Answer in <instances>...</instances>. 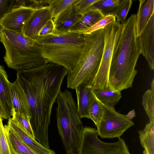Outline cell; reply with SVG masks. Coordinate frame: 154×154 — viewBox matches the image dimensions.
<instances>
[{
    "mask_svg": "<svg viewBox=\"0 0 154 154\" xmlns=\"http://www.w3.org/2000/svg\"><path fill=\"white\" fill-rule=\"evenodd\" d=\"M63 66L48 62L17 71L16 80L23 89L28 104L31 126L36 140L50 149L48 128L52 107L68 74Z\"/></svg>",
    "mask_w": 154,
    "mask_h": 154,
    "instance_id": "1",
    "label": "cell"
},
{
    "mask_svg": "<svg viewBox=\"0 0 154 154\" xmlns=\"http://www.w3.org/2000/svg\"><path fill=\"white\" fill-rule=\"evenodd\" d=\"M136 14L119 23L108 77V88L121 91L131 88L137 72L135 69L140 54L135 30Z\"/></svg>",
    "mask_w": 154,
    "mask_h": 154,
    "instance_id": "2",
    "label": "cell"
},
{
    "mask_svg": "<svg viewBox=\"0 0 154 154\" xmlns=\"http://www.w3.org/2000/svg\"><path fill=\"white\" fill-rule=\"evenodd\" d=\"M35 40L42 46V55L44 59L71 72L82 55L85 36L83 33L60 32L54 29L51 33L39 36Z\"/></svg>",
    "mask_w": 154,
    "mask_h": 154,
    "instance_id": "3",
    "label": "cell"
},
{
    "mask_svg": "<svg viewBox=\"0 0 154 154\" xmlns=\"http://www.w3.org/2000/svg\"><path fill=\"white\" fill-rule=\"evenodd\" d=\"M0 42L5 50L4 61L9 68L19 71L48 62L42 56V46L23 34L1 27Z\"/></svg>",
    "mask_w": 154,
    "mask_h": 154,
    "instance_id": "4",
    "label": "cell"
},
{
    "mask_svg": "<svg viewBox=\"0 0 154 154\" xmlns=\"http://www.w3.org/2000/svg\"><path fill=\"white\" fill-rule=\"evenodd\" d=\"M83 34L85 44L82 55L75 67L67 75V86L71 89L87 85L93 78L99 67L104 48V28Z\"/></svg>",
    "mask_w": 154,
    "mask_h": 154,
    "instance_id": "5",
    "label": "cell"
},
{
    "mask_svg": "<svg viewBox=\"0 0 154 154\" xmlns=\"http://www.w3.org/2000/svg\"><path fill=\"white\" fill-rule=\"evenodd\" d=\"M98 135L95 128L84 127L78 154H131L123 139L106 143L100 140Z\"/></svg>",
    "mask_w": 154,
    "mask_h": 154,
    "instance_id": "6",
    "label": "cell"
},
{
    "mask_svg": "<svg viewBox=\"0 0 154 154\" xmlns=\"http://www.w3.org/2000/svg\"><path fill=\"white\" fill-rule=\"evenodd\" d=\"M78 116L70 112L57 118V126L67 154H78L84 126Z\"/></svg>",
    "mask_w": 154,
    "mask_h": 154,
    "instance_id": "7",
    "label": "cell"
},
{
    "mask_svg": "<svg viewBox=\"0 0 154 154\" xmlns=\"http://www.w3.org/2000/svg\"><path fill=\"white\" fill-rule=\"evenodd\" d=\"M119 22H112L104 28V45L98 69L87 84L93 90L108 87V77L116 31Z\"/></svg>",
    "mask_w": 154,
    "mask_h": 154,
    "instance_id": "8",
    "label": "cell"
},
{
    "mask_svg": "<svg viewBox=\"0 0 154 154\" xmlns=\"http://www.w3.org/2000/svg\"><path fill=\"white\" fill-rule=\"evenodd\" d=\"M102 105L103 113L96 126L98 135L101 138L120 137L134 125L132 121L127 119L126 115L118 112L114 107Z\"/></svg>",
    "mask_w": 154,
    "mask_h": 154,
    "instance_id": "9",
    "label": "cell"
},
{
    "mask_svg": "<svg viewBox=\"0 0 154 154\" xmlns=\"http://www.w3.org/2000/svg\"><path fill=\"white\" fill-rule=\"evenodd\" d=\"M35 9L21 5L12 8L0 18L1 27L10 31L22 34L23 27Z\"/></svg>",
    "mask_w": 154,
    "mask_h": 154,
    "instance_id": "10",
    "label": "cell"
},
{
    "mask_svg": "<svg viewBox=\"0 0 154 154\" xmlns=\"http://www.w3.org/2000/svg\"><path fill=\"white\" fill-rule=\"evenodd\" d=\"M53 19L50 7L47 6L35 9L24 24L22 29L25 36L35 40L38 33L47 22Z\"/></svg>",
    "mask_w": 154,
    "mask_h": 154,
    "instance_id": "11",
    "label": "cell"
},
{
    "mask_svg": "<svg viewBox=\"0 0 154 154\" xmlns=\"http://www.w3.org/2000/svg\"><path fill=\"white\" fill-rule=\"evenodd\" d=\"M140 54L147 61L152 70L154 69V14L150 17L140 35L137 38Z\"/></svg>",
    "mask_w": 154,
    "mask_h": 154,
    "instance_id": "12",
    "label": "cell"
},
{
    "mask_svg": "<svg viewBox=\"0 0 154 154\" xmlns=\"http://www.w3.org/2000/svg\"><path fill=\"white\" fill-rule=\"evenodd\" d=\"M75 4L69 6L53 19L54 29L57 31L69 32L71 28L80 19L82 14Z\"/></svg>",
    "mask_w": 154,
    "mask_h": 154,
    "instance_id": "13",
    "label": "cell"
},
{
    "mask_svg": "<svg viewBox=\"0 0 154 154\" xmlns=\"http://www.w3.org/2000/svg\"><path fill=\"white\" fill-rule=\"evenodd\" d=\"M12 111L24 114L30 119L29 107L23 89L15 81L10 83Z\"/></svg>",
    "mask_w": 154,
    "mask_h": 154,
    "instance_id": "14",
    "label": "cell"
},
{
    "mask_svg": "<svg viewBox=\"0 0 154 154\" xmlns=\"http://www.w3.org/2000/svg\"><path fill=\"white\" fill-rule=\"evenodd\" d=\"M9 130L21 140L33 149L42 154H55L51 149H48L41 144L20 127L11 117L7 125Z\"/></svg>",
    "mask_w": 154,
    "mask_h": 154,
    "instance_id": "15",
    "label": "cell"
},
{
    "mask_svg": "<svg viewBox=\"0 0 154 154\" xmlns=\"http://www.w3.org/2000/svg\"><path fill=\"white\" fill-rule=\"evenodd\" d=\"M135 20V30L137 38L141 34L152 16L154 14V0H140Z\"/></svg>",
    "mask_w": 154,
    "mask_h": 154,
    "instance_id": "16",
    "label": "cell"
},
{
    "mask_svg": "<svg viewBox=\"0 0 154 154\" xmlns=\"http://www.w3.org/2000/svg\"><path fill=\"white\" fill-rule=\"evenodd\" d=\"M104 17L98 10H88L82 14L79 20L69 32L83 34Z\"/></svg>",
    "mask_w": 154,
    "mask_h": 154,
    "instance_id": "17",
    "label": "cell"
},
{
    "mask_svg": "<svg viewBox=\"0 0 154 154\" xmlns=\"http://www.w3.org/2000/svg\"><path fill=\"white\" fill-rule=\"evenodd\" d=\"M77 102V110L81 118L89 119L88 109L92 99L94 92L88 85H83L75 89Z\"/></svg>",
    "mask_w": 154,
    "mask_h": 154,
    "instance_id": "18",
    "label": "cell"
},
{
    "mask_svg": "<svg viewBox=\"0 0 154 154\" xmlns=\"http://www.w3.org/2000/svg\"><path fill=\"white\" fill-rule=\"evenodd\" d=\"M10 83L4 67L0 65V101L9 118L12 116V111Z\"/></svg>",
    "mask_w": 154,
    "mask_h": 154,
    "instance_id": "19",
    "label": "cell"
},
{
    "mask_svg": "<svg viewBox=\"0 0 154 154\" xmlns=\"http://www.w3.org/2000/svg\"><path fill=\"white\" fill-rule=\"evenodd\" d=\"M8 142L12 154H42L32 149L4 125Z\"/></svg>",
    "mask_w": 154,
    "mask_h": 154,
    "instance_id": "20",
    "label": "cell"
},
{
    "mask_svg": "<svg viewBox=\"0 0 154 154\" xmlns=\"http://www.w3.org/2000/svg\"><path fill=\"white\" fill-rule=\"evenodd\" d=\"M138 132L140 143L147 154H154V122H149Z\"/></svg>",
    "mask_w": 154,
    "mask_h": 154,
    "instance_id": "21",
    "label": "cell"
},
{
    "mask_svg": "<svg viewBox=\"0 0 154 154\" xmlns=\"http://www.w3.org/2000/svg\"><path fill=\"white\" fill-rule=\"evenodd\" d=\"M97 99L103 104L114 107L122 97L120 91H115L107 88L93 90Z\"/></svg>",
    "mask_w": 154,
    "mask_h": 154,
    "instance_id": "22",
    "label": "cell"
},
{
    "mask_svg": "<svg viewBox=\"0 0 154 154\" xmlns=\"http://www.w3.org/2000/svg\"><path fill=\"white\" fill-rule=\"evenodd\" d=\"M121 0H100L88 10L99 11L104 17L108 15H114Z\"/></svg>",
    "mask_w": 154,
    "mask_h": 154,
    "instance_id": "23",
    "label": "cell"
},
{
    "mask_svg": "<svg viewBox=\"0 0 154 154\" xmlns=\"http://www.w3.org/2000/svg\"><path fill=\"white\" fill-rule=\"evenodd\" d=\"M142 105L149 122H154V79L151 84V89L146 91L142 96Z\"/></svg>",
    "mask_w": 154,
    "mask_h": 154,
    "instance_id": "24",
    "label": "cell"
},
{
    "mask_svg": "<svg viewBox=\"0 0 154 154\" xmlns=\"http://www.w3.org/2000/svg\"><path fill=\"white\" fill-rule=\"evenodd\" d=\"M103 109L102 104L97 99L94 92L88 112L89 119L94 122L96 126L102 115Z\"/></svg>",
    "mask_w": 154,
    "mask_h": 154,
    "instance_id": "25",
    "label": "cell"
},
{
    "mask_svg": "<svg viewBox=\"0 0 154 154\" xmlns=\"http://www.w3.org/2000/svg\"><path fill=\"white\" fill-rule=\"evenodd\" d=\"M78 0H48L53 19Z\"/></svg>",
    "mask_w": 154,
    "mask_h": 154,
    "instance_id": "26",
    "label": "cell"
},
{
    "mask_svg": "<svg viewBox=\"0 0 154 154\" xmlns=\"http://www.w3.org/2000/svg\"><path fill=\"white\" fill-rule=\"evenodd\" d=\"M12 119L21 128L29 135L35 139L30 122V118L24 114L13 111Z\"/></svg>",
    "mask_w": 154,
    "mask_h": 154,
    "instance_id": "27",
    "label": "cell"
},
{
    "mask_svg": "<svg viewBox=\"0 0 154 154\" xmlns=\"http://www.w3.org/2000/svg\"><path fill=\"white\" fill-rule=\"evenodd\" d=\"M132 0H121L114 16L116 17L117 22L123 23L126 21L127 14L131 8Z\"/></svg>",
    "mask_w": 154,
    "mask_h": 154,
    "instance_id": "28",
    "label": "cell"
},
{
    "mask_svg": "<svg viewBox=\"0 0 154 154\" xmlns=\"http://www.w3.org/2000/svg\"><path fill=\"white\" fill-rule=\"evenodd\" d=\"M3 118L0 117V154H12L3 123Z\"/></svg>",
    "mask_w": 154,
    "mask_h": 154,
    "instance_id": "29",
    "label": "cell"
},
{
    "mask_svg": "<svg viewBox=\"0 0 154 154\" xmlns=\"http://www.w3.org/2000/svg\"><path fill=\"white\" fill-rule=\"evenodd\" d=\"M116 21V17L113 15L105 16L90 29L83 33H89L97 30L103 29L110 23Z\"/></svg>",
    "mask_w": 154,
    "mask_h": 154,
    "instance_id": "30",
    "label": "cell"
},
{
    "mask_svg": "<svg viewBox=\"0 0 154 154\" xmlns=\"http://www.w3.org/2000/svg\"><path fill=\"white\" fill-rule=\"evenodd\" d=\"M100 1V0H78L75 4L78 11L82 14L94 4Z\"/></svg>",
    "mask_w": 154,
    "mask_h": 154,
    "instance_id": "31",
    "label": "cell"
},
{
    "mask_svg": "<svg viewBox=\"0 0 154 154\" xmlns=\"http://www.w3.org/2000/svg\"><path fill=\"white\" fill-rule=\"evenodd\" d=\"M53 19L49 20L39 32L38 37L51 33L54 29Z\"/></svg>",
    "mask_w": 154,
    "mask_h": 154,
    "instance_id": "32",
    "label": "cell"
},
{
    "mask_svg": "<svg viewBox=\"0 0 154 154\" xmlns=\"http://www.w3.org/2000/svg\"><path fill=\"white\" fill-rule=\"evenodd\" d=\"M48 6V0H29L28 6L35 9Z\"/></svg>",
    "mask_w": 154,
    "mask_h": 154,
    "instance_id": "33",
    "label": "cell"
},
{
    "mask_svg": "<svg viewBox=\"0 0 154 154\" xmlns=\"http://www.w3.org/2000/svg\"><path fill=\"white\" fill-rule=\"evenodd\" d=\"M0 117L3 119H7L9 118L2 103L0 101Z\"/></svg>",
    "mask_w": 154,
    "mask_h": 154,
    "instance_id": "34",
    "label": "cell"
},
{
    "mask_svg": "<svg viewBox=\"0 0 154 154\" xmlns=\"http://www.w3.org/2000/svg\"><path fill=\"white\" fill-rule=\"evenodd\" d=\"M136 116V113L134 109L129 112L126 116L127 119L129 120H131L135 117Z\"/></svg>",
    "mask_w": 154,
    "mask_h": 154,
    "instance_id": "35",
    "label": "cell"
},
{
    "mask_svg": "<svg viewBox=\"0 0 154 154\" xmlns=\"http://www.w3.org/2000/svg\"><path fill=\"white\" fill-rule=\"evenodd\" d=\"M7 1V0H0V9L2 5L5 4V2Z\"/></svg>",
    "mask_w": 154,
    "mask_h": 154,
    "instance_id": "36",
    "label": "cell"
},
{
    "mask_svg": "<svg viewBox=\"0 0 154 154\" xmlns=\"http://www.w3.org/2000/svg\"><path fill=\"white\" fill-rule=\"evenodd\" d=\"M143 154H147V152L145 150L143 151Z\"/></svg>",
    "mask_w": 154,
    "mask_h": 154,
    "instance_id": "37",
    "label": "cell"
}]
</instances>
